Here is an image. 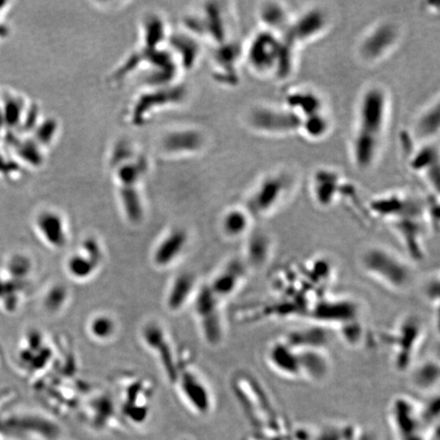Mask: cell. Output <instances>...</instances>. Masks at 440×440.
Segmentation results:
<instances>
[{"mask_svg":"<svg viewBox=\"0 0 440 440\" xmlns=\"http://www.w3.org/2000/svg\"><path fill=\"white\" fill-rule=\"evenodd\" d=\"M389 113V97L381 86H370L362 93L357 111L356 128L351 142L352 159L362 171L377 161Z\"/></svg>","mask_w":440,"mask_h":440,"instance_id":"cell-1","label":"cell"},{"mask_svg":"<svg viewBox=\"0 0 440 440\" xmlns=\"http://www.w3.org/2000/svg\"><path fill=\"white\" fill-rule=\"evenodd\" d=\"M295 50L279 35L263 29L252 37L245 58L255 74L285 79L294 68Z\"/></svg>","mask_w":440,"mask_h":440,"instance_id":"cell-2","label":"cell"},{"mask_svg":"<svg viewBox=\"0 0 440 440\" xmlns=\"http://www.w3.org/2000/svg\"><path fill=\"white\" fill-rule=\"evenodd\" d=\"M363 271L388 290L401 292L409 289L414 274L410 264L394 252L382 247H371L360 259Z\"/></svg>","mask_w":440,"mask_h":440,"instance_id":"cell-3","label":"cell"},{"mask_svg":"<svg viewBox=\"0 0 440 440\" xmlns=\"http://www.w3.org/2000/svg\"><path fill=\"white\" fill-rule=\"evenodd\" d=\"M389 422L395 440H439V427H429L420 405L407 396H397L389 407Z\"/></svg>","mask_w":440,"mask_h":440,"instance_id":"cell-4","label":"cell"},{"mask_svg":"<svg viewBox=\"0 0 440 440\" xmlns=\"http://www.w3.org/2000/svg\"><path fill=\"white\" fill-rule=\"evenodd\" d=\"M294 179L285 171L264 177L252 190L245 207L253 217L267 216L275 211L293 189Z\"/></svg>","mask_w":440,"mask_h":440,"instance_id":"cell-5","label":"cell"},{"mask_svg":"<svg viewBox=\"0 0 440 440\" xmlns=\"http://www.w3.org/2000/svg\"><path fill=\"white\" fill-rule=\"evenodd\" d=\"M193 300L194 311L205 341L211 347L220 345L224 336L222 301L211 292L207 284L197 289Z\"/></svg>","mask_w":440,"mask_h":440,"instance_id":"cell-6","label":"cell"},{"mask_svg":"<svg viewBox=\"0 0 440 440\" xmlns=\"http://www.w3.org/2000/svg\"><path fill=\"white\" fill-rule=\"evenodd\" d=\"M423 336L424 326L421 320L414 316L403 320L389 335L387 343L392 350L393 363L398 371H405L410 367Z\"/></svg>","mask_w":440,"mask_h":440,"instance_id":"cell-7","label":"cell"},{"mask_svg":"<svg viewBox=\"0 0 440 440\" xmlns=\"http://www.w3.org/2000/svg\"><path fill=\"white\" fill-rule=\"evenodd\" d=\"M302 120L284 106H255L248 114V125L254 131L284 136L300 132Z\"/></svg>","mask_w":440,"mask_h":440,"instance_id":"cell-8","label":"cell"},{"mask_svg":"<svg viewBox=\"0 0 440 440\" xmlns=\"http://www.w3.org/2000/svg\"><path fill=\"white\" fill-rule=\"evenodd\" d=\"M400 39L399 27L391 22H382L370 29L361 39L359 56L364 63H379L396 47Z\"/></svg>","mask_w":440,"mask_h":440,"instance_id":"cell-9","label":"cell"},{"mask_svg":"<svg viewBox=\"0 0 440 440\" xmlns=\"http://www.w3.org/2000/svg\"><path fill=\"white\" fill-rule=\"evenodd\" d=\"M0 436L13 440H58L61 429L56 423L38 415H16L10 422L4 421Z\"/></svg>","mask_w":440,"mask_h":440,"instance_id":"cell-10","label":"cell"},{"mask_svg":"<svg viewBox=\"0 0 440 440\" xmlns=\"http://www.w3.org/2000/svg\"><path fill=\"white\" fill-rule=\"evenodd\" d=\"M142 339L146 347L154 353L164 370L165 376L171 382H177L181 364L176 359L170 339L164 328L157 322H148L142 328Z\"/></svg>","mask_w":440,"mask_h":440,"instance_id":"cell-11","label":"cell"},{"mask_svg":"<svg viewBox=\"0 0 440 440\" xmlns=\"http://www.w3.org/2000/svg\"><path fill=\"white\" fill-rule=\"evenodd\" d=\"M329 16L321 7H312L293 18L286 32L281 38L297 48L320 37L327 30Z\"/></svg>","mask_w":440,"mask_h":440,"instance_id":"cell-12","label":"cell"},{"mask_svg":"<svg viewBox=\"0 0 440 440\" xmlns=\"http://www.w3.org/2000/svg\"><path fill=\"white\" fill-rule=\"evenodd\" d=\"M181 394L189 409L199 416H206L212 412L213 396L210 388L196 371L182 367L176 382Z\"/></svg>","mask_w":440,"mask_h":440,"instance_id":"cell-13","label":"cell"},{"mask_svg":"<svg viewBox=\"0 0 440 440\" xmlns=\"http://www.w3.org/2000/svg\"><path fill=\"white\" fill-rule=\"evenodd\" d=\"M103 259L104 253L100 244L94 239H89L83 243L78 251L67 258L66 271L76 280H86L97 272Z\"/></svg>","mask_w":440,"mask_h":440,"instance_id":"cell-14","label":"cell"},{"mask_svg":"<svg viewBox=\"0 0 440 440\" xmlns=\"http://www.w3.org/2000/svg\"><path fill=\"white\" fill-rule=\"evenodd\" d=\"M308 314L320 323L345 326L356 322L359 310L357 304L351 300L320 299L310 308Z\"/></svg>","mask_w":440,"mask_h":440,"instance_id":"cell-15","label":"cell"},{"mask_svg":"<svg viewBox=\"0 0 440 440\" xmlns=\"http://www.w3.org/2000/svg\"><path fill=\"white\" fill-rule=\"evenodd\" d=\"M248 269L249 267L244 259H232L217 272L207 285L211 292L223 302L225 299L235 295L244 283Z\"/></svg>","mask_w":440,"mask_h":440,"instance_id":"cell-16","label":"cell"},{"mask_svg":"<svg viewBox=\"0 0 440 440\" xmlns=\"http://www.w3.org/2000/svg\"><path fill=\"white\" fill-rule=\"evenodd\" d=\"M341 176L329 168H320L315 171L312 179V194L315 202L322 208L332 206L342 193Z\"/></svg>","mask_w":440,"mask_h":440,"instance_id":"cell-17","label":"cell"},{"mask_svg":"<svg viewBox=\"0 0 440 440\" xmlns=\"http://www.w3.org/2000/svg\"><path fill=\"white\" fill-rule=\"evenodd\" d=\"M267 361L271 369L279 375L290 379H302L297 352L282 339L270 346Z\"/></svg>","mask_w":440,"mask_h":440,"instance_id":"cell-18","label":"cell"},{"mask_svg":"<svg viewBox=\"0 0 440 440\" xmlns=\"http://www.w3.org/2000/svg\"><path fill=\"white\" fill-rule=\"evenodd\" d=\"M188 235L185 231L177 228L169 232L155 247L152 261L158 268H167L177 262L188 246Z\"/></svg>","mask_w":440,"mask_h":440,"instance_id":"cell-19","label":"cell"},{"mask_svg":"<svg viewBox=\"0 0 440 440\" xmlns=\"http://www.w3.org/2000/svg\"><path fill=\"white\" fill-rule=\"evenodd\" d=\"M197 279L190 272H181L171 281L166 297L165 304L170 312L181 311L197 292Z\"/></svg>","mask_w":440,"mask_h":440,"instance_id":"cell-20","label":"cell"},{"mask_svg":"<svg viewBox=\"0 0 440 440\" xmlns=\"http://www.w3.org/2000/svg\"><path fill=\"white\" fill-rule=\"evenodd\" d=\"M301 120L324 111L323 100L310 89H293L284 97V105Z\"/></svg>","mask_w":440,"mask_h":440,"instance_id":"cell-21","label":"cell"},{"mask_svg":"<svg viewBox=\"0 0 440 440\" xmlns=\"http://www.w3.org/2000/svg\"><path fill=\"white\" fill-rule=\"evenodd\" d=\"M36 226L43 241L53 249L61 250L67 245L68 237L63 218L53 212H43L36 220Z\"/></svg>","mask_w":440,"mask_h":440,"instance_id":"cell-22","label":"cell"},{"mask_svg":"<svg viewBox=\"0 0 440 440\" xmlns=\"http://www.w3.org/2000/svg\"><path fill=\"white\" fill-rule=\"evenodd\" d=\"M410 167L415 173L425 174L426 179L434 189H438L439 184V157L438 149L427 143L419 149L410 161Z\"/></svg>","mask_w":440,"mask_h":440,"instance_id":"cell-23","label":"cell"},{"mask_svg":"<svg viewBox=\"0 0 440 440\" xmlns=\"http://www.w3.org/2000/svg\"><path fill=\"white\" fill-rule=\"evenodd\" d=\"M258 15L261 24L264 26V30L277 34L280 37L286 32L293 20L286 7L274 1L263 3L259 7Z\"/></svg>","mask_w":440,"mask_h":440,"instance_id":"cell-24","label":"cell"},{"mask_svg":"<svg viewBox=\"0 0 440 440\" xmlns=\"http://www.w3.org/2000/svg\"><path fill=\"white\" fill-rule=\"evenodd\" d=\"M251 213L246 208H233L225 212L221 220V231L227 239H240L250 234L253 226Z\"/></svg>","mask_w":440,"mask_h":440,"instance_id":"cell-25","label":"cell"},{"mask_svg":"<svg viewBox=\"0 0 440 440\" xmlns=\"http://www.w3.org/2000/svg\"><path fill=\"white\" fill-rule=\"evenodd\" d=\"M271 253V241L263 233H256L249 239L247 255L244 261L248 267L259 268L269 259Z\"/></svg>","mask_w":440,"mask_h":440,"instance_id":"cell-26","label":"cell"},{"mask_svg":"<svg viewBox=\"0 0 440 440\" xmlns=\"http://www.w3.org/2000/svg\"><path fill=\"white\" fill-rule=\"evenodd\" d=\"M439 102L427 107L417 119L416 135L421 140H432L439 131Z\"/></svg>","mask_w":440,"mask_h":440,"instance_id":"cell-27","label":"cell"},{"mask_svg":"<svg viewBox=\"0 0 440 440\" xmlns=\"http://www.w3.org/2000/svg\"><path fill=\"white\" fill-rule=\"evenodd\" d=\"M314 440H374L360 427L351 424L331 425L322 429Z\"/></svg>","mask_w":440,"mask_h":440,"instance_id":"cell-28","label":"cell"},{"mask_svg":"<svg viewBox=\"0 0 440 440\" xmlns=\"http://www.w3.org/2000/svg\"><path fill=\"white\" fill-rule=\"evenodd\" d=\"M415 387L421 390H430L437 386L439 381V365L436 361H426L419 365L412 376Z\"/></svg>","mask_w":440,"mask_h":440,"instance_id":"cell-29","label":"cell"},{"mask_svg":"<svg viewBox=\"0 0 440 440\" xmlns=\"http://www.w3.org/2000/svg\"><path fill=\"white\" fill-rule=\"evenodd\" d=\"M330 128V120L323 111L302 119L300 133L309 140H320L328 135Z\"/></svg>","mask_w":440,"mask_h":440,"instance_id":"cell-30","label":"cell"},{"mask_svg":"<svg viewBox=\"0 0 440 440\" xmlns=\"http://www.w3.org/2000/svg\"><path fill=\"white\" fill-rule=\"evenodd\" d=\"M88 329L94 339L98 341H107L114 336L117 332V323L109 315H96L90 320Z\"/></svg>","mask_w":440,"mask_h":440,"instance_id":"cell-31","label":"cell"},{"mask_svg":"<svg viewBox=\"0 0 440 440\" xmlns=\"http://www.w3.org/2000/svg\"><path fill=\"white\" fill-rule=\"evenodd\" d=\"M68 299V291L63 284L51 286L45 295L44 306L48 312L58 313L65 306Z\"/></svg>","mask_w":440,"mask_h":440,"instance_id":"cell-32","label":"cell"},{"mask_svg":"<svg viewBox=\"0 0 440 440\" xmlns=\"http://www.w3.org/2000/svg\"><path fill=\"white\" fill-rule=\"evenodd\" d=\"M181 440H190V439H189V438H184V439H181Z\"/></svg>","mask_w":440,"mask_h":440,"instance_id":"cell-33","label":"cell"}]
</instances>
